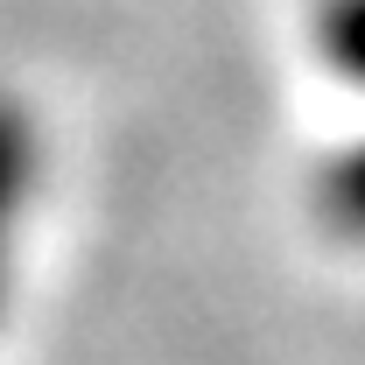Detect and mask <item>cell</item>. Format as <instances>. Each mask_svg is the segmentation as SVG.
Wrapping results in <instances>:
<instances>
[{
    "mask_svg": "<svg viewBox=\"0 0 365 365\" xmlns=\"http://www.w3.org/2000/svg\"><path fill=\"white\" fill-rule=\"evenodd\" d=\"M309 211H317V225L337 239V246H359L365 253V134L344 140V148H330L317 162V176H309Z\"/></svg>",
    "mask_w": 365,
    "mask_h": 365,
    "instance_id": "2",
    "label": "cell"
},
{
    "mask_svg": "<svg viewBox=\"0 0 365 365\" xmlns=\"http://www.w3.org/2000/svg\"><path fill=\"white\" fill-rule=\"evenodd\" d=\"M309 49L337 85L365 91V0H317L309 7Z\"/></svg>",
    "mask_w": 365,
    "mask_h": 365,
    "instance_id": "3",
    "label": "cell"
},
{
    "mask_svg": "<svg viewBox=\"0 0 365 365\" xmlns=\"http://www.w3.org/2000/svg\"><path fill=\"white\" fill-rule=\"evenodd\" d=\"M36 182H43V127L36 113L0 85V317L14 302V274H21V232L36 211Z\"/></svg>",
    "mask_w": 365,
    "mask_h": 365,
    "instance_id": "1",
    "label": "cell"
}]
</instances>
